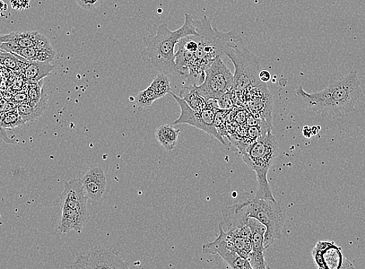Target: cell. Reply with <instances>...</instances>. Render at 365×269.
<instances>
[{
  "instance_id": "obj_5",
  "label": "cell",
  "mask_w": 365,
  "mask_h": 269,
  "mask_svg": "<svg viewBox=\"0 0 365 269\" xmlns=\"http://www.w3.org/2000/svg\"><path fill=\"white\" fill-rule=\"evenodd\" d=\"M247 202L249 217L257 220L266 228L264 245L267 250L276 239H282L287 214L285 205L280 201L257 197L248 198Z\"/></svg>"
},
{
  "instance_id": "obj_3",
  "label": "cell",
  "mask_w": 365,
  "mask_h": 269,
  "mask_svg": "<svg viewBox=\"0 0 365 269\" xmlns=\"http://www.w3.org/2000/svg\"><path fill=\"white\" fill-rule=\"evenodd\" d=\"M224 54L235 67L233 91L240 95L263 84L259 79L260 64L257 56L246 47L242 38L234 30L223 32Z\"/></svg>"
},
{
  "instance_id": "obj_14",
  "label": "cell",
  "mask_w": 365,
  "mask_h": 269,
  "mask_svg": "<svg viewBox=\"0 0 365 269\" xmlns=\"http://www.w3.org/2000/svg\"><path fill=\"white\" fill-rule=\"evenodd\" d=\"M27 47L53 49L44 34L32 31L6 34V41L2 45L1 49L8 51L14 48Z\"/></svg>"
},
{
  "instance_id": "obj_17",
  "label": "cell",
  "mask_w": 365,
  "mask_h": 269,
  "mask_svg": "<svg viewBox=\"0 0 365 269\" xmlns=\"http://www.w3.org/2000/svg\"><path fill=\"white\" fill-rule=\"evenodd\" d=\"M55 66L51 63L27 61L23 67V74L29 84L38 83L54 71Z\"/></svg>"
},
{
  "instance_id": "obj_26",
  "label": "cell",
  "mask_w": 365,
  "mask_h": 269,
  "mask_svg": "<svg viewBox=\"0 0 365 269\" xmlns=\"http://www.w3.org/2000/svg\"><path fill=\"white\" fill-rule=\"evenodd\" d=\"M45 93L44 90H43V81L38 83L29 84L28 94L31 105L32 106H37Z\"/></svg>"
},
{
  "instance_id": "obj_1",
  "label": "cell",
  "mask_w": 365,
  "mask_h": 269,
  "mask_svg": "<svg viewBox=\"0 0 365 269\" xmlns=\"http://www.w3.org/2000/svg\"><path fill=\"white\" fill-rule=\"evenodd\" d=\"M295 94L302 105L324 117H341L352 112L363 97L357 72H350L324 90L308 93L299 86Z\"/></svg>"
},
{
  "instance_id": "obj_25",
  "label": "cell",
  "mask_w": 365,
  "mask_h": 269,
  "mask_svg": "<svg viewBox=\"0 0 365 269\" xmlns=\"http://www.w3.org/2000/svg\"><path fill=\"white\" fill-rule=\"evenodd\" d=\"M160 99L159 95L156 93L151 88L150 86L148 88L139 92L137 94L135 102L137 106L140 109L150 108L153 106V103Z\"/></svg>"
},
{
  "instance_id": "obj_21",
  "label": "cell",
  "mask_w": 365,
  "mask_h": 269,
  "mask_svg": "<svg viewBox=\"0 0 365 269\" xmlns=\"http://www.w3.org/2000/svg\"><path fill=\"white\" fill-rule=\"evenodd\" d=\"M48 97L46 93L43 96L37 106H32L30 103L17 106V111L21 116L24 124L31 123L39 118L46 111L48 105Z\"/></svg>"
},
{
  "instance_id": "obj_8",
  "label": "cell",
  "mask_w": 365,
  "mask_h": 269,
  "mask_svg": "<svg viewBox=\"0 0 365 269\" xmlns=\"http://www.w3.org/2000/svg\"><path fill=\"white\" fill-rule=\"evenodd\" d=\"M233 83L232 73L219 56L206 69L203 82L197 85V88L207 101H218L222 95L233 89Z\"/></svg>"
},
{
  "instance_id": "obj_16",
  "label": "cell",
  "mask_w": 365,
  "mask_h": 269,
  "mask_svg": "<svg viewBox=\"0 0 365 269\" xmlns=\"http://www.w3.org/2000/svg\"><path fill=\"white\" fill-rule=\"evenodd\" d=\"M61 210H62V215H61L58 230L63 234L72 230L80 233L90 219V215L79 211L68 209V208H61Z\"/></svg>"
},
{
  "instance_id": "obj_35",
  "label": "cell",
  "mask_w": 365,
  "mask_h": 269,
  "mask_svg": "<svg viewBox=\"0 0 365 269\" xmlns=\"http://www.w3.org/2000/svg\"><path fill=\"white\" fill-rule=\"evenodd\" d=\"M227 269H230V268H228Z\"/></svg>"
},
{
  "instance_id": "obj_32",
  "label": "cell",
  "mask_w": 365,
  "mask_h": 269,
  "mask_svg": "<svg viewBox=\"0 0 365 269\" xmlns=\"http://www.w3.org/2000/svg\"><path fill=\"white\" fill-rule=\"evenodd\" d=\"M302 133L307 138H310L312 136L311 128L307 126L303 128Z\"/></svg>"
},
{
  "instance_id": "obj_29",
  "label": "cell",
  "mask_w": 365,
  "mask_h": 269,
  "mask_svg": "<svg viewBox=\"0 0 365 269\" xmlns=\"http://www.w3.org/2000/svg\"><path fill=\"white\" fill-rule=\"evenodd\" d=\"M31 0H11V4L16 11H23L30 6Z\"/></svg>"
},
{
  "instance_id": "obj_12",
  "label": "cell",
  "mask_w": 365,
  "mask_h": 269,
  "mask_svg": "<svg viewBox=\"0 0 365 269\" xmlns=\"http://www.w3.org/2000/svg\"><path fill=\"white\" fill-rule=\"evenodd\" d=\"M86 198L81 178H73L66 181L64 190L60 196L61 208H68L90 215Z\"/></svg>"
},
{
  "instance_id": "obj_15",
  "label": "cell",
  "mask_w": 365,
  "mask_h": 269,
  "mask_svg": "<svg viewBox=\"0 0 365 269\" xmlns=\"http://www.w3.org/2000/svg\"><path fill=\"white\" fill-rule=\"evenodd\" d=\"M223 236L230 250L241 258L248 259L252 250V236L248 224L241 228L223 230Z\"/></svg>"
},
{
  "instance_id": "obj_13",
  "label": "cell",
  "mask_w": 365,
  "mask_h": 269,
  "mask_svg": "<svg viewBox=\"0 0 365 269\" xmlns=\"http://www.w3.org/2000/svg\"><path fill=\"white\" fill-rule=\"evenodd\" d=\"M248 225L252 236V250L248 261L254 269H268L264 259V234L266 228L255 218H249Z\"/></svg>"
},
{
  "instance_id": "obj_18",
  "label": "cell",
  "mask_w": 365,
  "mask_h": 269,
  "mask_svg": "<svg viewBox=\"0 0 365 269\" xmlns=\"http://www.w3.org/2000/svg\"><path fill=\"white\" fill-rule=\"evenodd\" d=\"M27 61H36V62L51 63L56 56L54 49H44L38 47L14 48L8 51Z\"/></svg>"
},
{
  "instance_id": "obj_6",
  "label": "cell",
  "mask_w": 365,
  "mask_h": 269,
  "mask_svg": "<svg viewBox=\"0 0 365 269\" xmlns=\"http://www.w3.org/2000/svg\"><path fill=\"white\" fill-rule=\"evenodd\" d=\"M198 32V48L194 54L197 75L204 79L205 71L217 57L224 55L223 32L213 29L207 16L195 21Z\"/></svg>"
},
{
  "instance_id": "obj_4",
  "label": "cell",
  "mask_w": 365,
  "mask_h": 269,
  "mask_svg": "<svg viewBox=\"0 0 365 269\" xmlns=\"http://www.w3.org/2000/svg\"><path fill=\"white\" fill-rule=\"evenodd\" d=\"M279 152V144L272 132L259 137L256 141L241 152L243 161L256 173L258 187L255 197L276 201L269 185L267 175Z\"/></svg>"
},
{
  "instance_id": "obj_20",
  "label": "cell",
  "mask_w": 365,
  "mask_h": 269,
  "mask_svg": "<svg viewBox=\"0 0 365 269\" xmlns=\"http://www.w3.org/2000/svg\"><path fill=\"white\" fill-rule=\"evenodd\" d=\"M179 97L184 100L191 109L197 112H202L207 106V101L198 91L197 85L182 86Z\"/></svg>"
},
{
  "instance_id": "obj_7",
  "label": "cell",
  "mask_w": 365,
  "mask_h": 269,
  "mask_svg": "<svg viewBox=\"0 0 365 269\" xmlns=\"http://www.w3.org/2000/svg\"><path fill=\"white\" fill-rule=\"evenodd\" d=\"M172 97L176 100L180 108L179 118L173 123L175 125H189L195 127L207 134L214 137L223 146H227V143L221 136L215 126V118L218 108L214 105L215 101H208L207 106L202 112H197L191 109L187 103L172 91L170 93Z\"/></svg>"
},
{
  "instance_id": "obj_24",
  "label": "cell",
  "mask_w": 365,
  "mask_h": 269,
  "mask_svg": "<svg viewBox=\"0 0 365 269\" xmlns=\"http://www.w3.org/2000/svg\"><path fill=\"white\" fill-rule=\"evenodd\" d=\"M24 126L17 108L4 113L0 116V126L4 129H13Z\"/></svg>"
},
{
  "instance_id": "obj_10",
  "label": "cell",
  "mask_w": 365,
  "mask_h": 269,
  "mask_svg": "<svg viewBox=\"0 0 365 269\" xmlns=\"http://www.w3.org/2000/svg\"><path fill=\"white\" fill-rule=\"evenodd\" d=\"M317 269H355L334 241L320 240L312 251Z\"/></svg>"
},
{
  "instance_id": "obj_33",
  "label": "cell",
  "mask_w": 365,
  "mask_h": 269,
  "mask_svg": "<svg viewBox=\"0 0 365 269\" xmlns=\"http://www.w3.org/2000/svg\"><path fill=\"white\" fill-rule=\"evenodd\" d=\"M8 9L7 4L3 1V0H0V13L6 11Z\"/></svg>"
},
{
  "instance_id": "obj_27",
  "label": "cell",
  "mask_w": 365,
  "mask_h": 269,
  "mask_svg": "<svg viewBox=\"0 0 365 269\" xmlns=\"http://www.w3.org/2000/svg\"><path fill=\"white\" fill-rule=\"evenodd\" d=\"M104 0H76L78 6L83 9L85 11H93L96 8L100 6Z\"/></svg>"
},
{
  "instance_id": "obj_23",
  "label": "cell",
  "mask_w": 365,
  "mask_h": 269,
  "mask_svg": "<svg viewBox=\"0 0 365 269\" xmlns=\"http://www.w3.org/2000/svg\"><path fill=\"white\" fill-rule=\"evenodd\" d=\"M150 86L159 95L160 98H164L171 92L170 78L162 73H159L154 77Z\"/></svg>"
},
{
  "instance_id": "obj_2",
  "label": "cell",
  "mask_w": 365,
  "mask_h": 269,
  "mask_svg": "<svg viewBox=\"0 0 365 269\" xmlns=\"http://www.w3.org/2000/svg\"><path fill=\"white\" fill-rule=\"evenodd\" d=\"M198 36L192 16L186 13L184 25L176 31H170L168 26L162 24L154 37L144 39L145 48L142 53L145 62L160 73L181 83L175 63V48L179 41L187 36Z\"/></svg>"
},
{
  "instance_id": "obj_28",
  "label": "cell",
  "mask_w": 365,
  "mask_h": 269,
  "mask_svg": "<svg viewBox=\"0 0 365 269\" xmlns=\"http://www.w3.org/2000/svg\"><path fill=\"white\" fill-rule=\"evenodd\" d=\"M11 101L16 107L29 103L28 92L21 91L16 93L13 95Z\"/></svg>"
},
{
  "instance_id": "obj_22",
  "label": "cell",
  "mask_w": 365,
  "mask_h": 269,
  "mask_svg": "<svg viewBox=\"0 0 365 269\" xmlns=\"http://www.w3.org/2000/svg\"><path fill=\"white\" fill-rule=\"evenodd\" d=\"M25 62V59L9 53V51L0 49V65L5 66L10 71L22 73Z\"/></svg>"
},
{
  "instance_id": "obj_9",
  "label": "cell",
  "mask_w": 365,
  "mask_h": 269,
  "mask_svg": "<svg viewBox=\"0 0 365 269\" xmlns=\"http://www.w3.org/2000/svg\"><path fill=\"white\" fill-rule=\"evenodd\" d=\"M69 269H130L128 264L115 251L97 248L77 254Z\"/></svg>"
},
{
  "instance_id": "obj_30",
  "label": "cell",
  "mask_w": 365,
  "mask_h": 269,
  "mask_svg": "<svg viewBox=\"0 0 365 269\" xmlns=\"http://www.w3.org/2000/svg\"><path fill=\"white\" fill-rule=\"evenodd\" d=\"M259 79L264 83H266L271 81L272 75L267 71H262L259 73Z\"/></svg>"
},
{
  "instance_id": "obj_11",
  "label": "cell",
  "mask_w": 365,
  "mask_h": 269,
  "mask_svg": "<svg viewBox=\"0 0 365 269\" xmlns=\"http://www.w3.org/2000/svg\"><path fill=\"white\" fill-rule=\"evenodd\" d=\"M82 185L88 201L101 204L107 190V176L101 166H91L81 178Z\"/></svg>"
},
{
  "instance_id": "obj_19",
  "label": "cell",
  "mask_w": 365,
  "mask_h": 269,
  "mask_svg": "<svg viewBox=\"0 0 365 269\" xmlns=\"http://www.w3.org/2000/svg\"><path fill=\"white\" fill-rule=\"evenodd\" d=\"M180 130L173 125H161L155 130V137L163 148L172 152L178 145Z\"/></svg>"
},
{
  "instance_id": "obj_34",
  "label": "cell",
  "mask_w": 365,
  "mask_h": 269,
  "mask_svg": "<svg viewBox=\"0 0 365 269\" xmlns=\"http://www.w3.org/2000/svg\"><path fill=\"white\" fill-rule=\"evenodd\" d=\"M6 41V34H0V49H1V46Z\"/></svg>"
},
{
  "instance_id": "obj_31",
  "label": "cell",
  "mask_w": 365,
  "mask_h": 269,
  "mask_svg": "<svg viewBox=\"0 0 365 269\" xmlns=\"http://www.w3.org/2000/svg\"><path fill=\"white\" fill-rule=\"evenodd\" d=\"M0 138H2V140L7 143H14V142L7 136L6 130L1 128V126H0Z\"/></svg>"
}]
</instances>
